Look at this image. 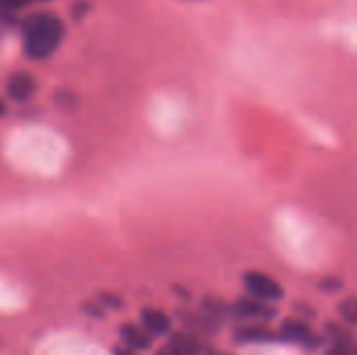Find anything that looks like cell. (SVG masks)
I'll use <instances>...</instances> for the list:
<instances>
[{
	"mask_svg": "<svg viewBox=\"0 0 357 355\" xmlns=\"http://www.w3.org/2000/svg\"><path fill=\"white\" fill-rule=\"evenodd\" d=\"M15 27H17V21H15L13 13L0 8V42H2Z\"/></svg>",
	"mask_w": 357,
	"mask_h": 355,
	"instance_id": "obj_12",
	"label": "cell"
},
{
	"mask_svg": "<svg viewBox=\"0 0 357 355\" xmlns=\"http://www.w3.org/2000/svg\"><path fill=\"white\" fill-rule=\"evenodd\" d=\"M339 314H341V318H343L347 324L356 326L357 324V297H347V299H343V301H341V305H339Z\"/></svg>",
	"mask_w": 357,
	"mask_h": 355,
	"instance_id": "obj_11",
	"label": "cell"
},
{
	"mask_svg": "<svg viewBox=\"0 0 357 355\" xmlns=\"http://www.w3.org/2000/svg\"><path fill=\"white\" fill-rule=\"evenodd\" d=\"M228 312H230V316H234L238 320H255V322H268L276 316L274 308L268 301H259L255 297L236 299Z\"/></svg>",
	"mask_w": 357,
	"mask_h": 355,
	"instance_id": "obj_4",
	"label": "cell"
},
{
	"mask_svg": "<svg viewBox=\"0 0 357 355\" xmlns=\"http://www.w3.org/2000/svg\"><path fill=\"white\" fill-rule=\"evenodd\" d=\"M232 339L241 345H259V343L280 341L278 333H274L272 328H268L264 324H243V326L234 328Z\"/></svg>",
	"mask_w": 357,
	"mask_h": 355,
	"instance_id": "obj_5",
	"label": "cell"
},
{
	"mask_svg": "<svg viewBox=\"0 0 357 355\" xmlns=\"http://www.w3.org/2000/svg\"><path fill=\"white\" fill-rule=\"evenodd\" d=\"M278 339L282 343H291V345H297V347H303L310 352L320 349L324 343V339L314 328H310L307 322H301V320H284L278 331Z\"/></svg>",
	"mask_w": 357,
	"mask_h": 355,
	"instance_id": "obj_2",
	"label": "cell"
},
{
	"mask_svg": "<svg viewBox=\"0 0 357 355\" xmlns=\"http://www.w3.org/2000/svg\"><path fill=\"white\" fill-rule=\"evenodd\" d=\"M33 2H44V0H33Z\"/></svg>",
	"mask_w": 357,
	"mask_h": 355,
	"instance_id": "obj_19",
	"label": "cell"
},
{
	"mask_svg": "<svg viewBox=\"0 0 357 355\" xmlns=\"http://www.w3.org/2000/svg\"><path fill=\"white\" fill-rule=\"evenodd\" d=\"M65 33V25L59 19V15L40 10L23 19L21 23V44L23 52L33 59L42 61L48 59L61 44Z\"/></svg>",
	"mask_w": 357,
	"mask_h": 355,
	"instance_id": "obj_1",
	"label": "cell"
},
{
	"mask_svg": "<svg viewBox=\"0 0 357 355\" xmlns=\"http://www.w3.org/2000/svg\"><path fill=\"white\" fill-rule=\"evenodd\" d=\"M4 113H6V105H4V103L0 100V117H2Z\"/></svg>",
	"mask_w": 357,
	"mask_h": 355,
	"instance_id": "obj_17",
	"label": "cell"
},
{
	"mask_svg": "<svg viewBox=\"0 0 357 355\" xmlns=\"http://www.w3.org/2000/svg\"><path fill=\"white\" fill-rule=\"evenodd\" d=\"M113 355H134V352H132V349H128V347H117Z\"/></svg>",
	"mask_w": 357,
	"mask_h": 355,
	"instance_id": "obj_16",
	"label": "cell"
},
{
	"mask_svg": "<svg viewBox=\"0 0 357 355\" xmlns=\"http://www.w3.org/2000/svg\"><path fill=\"white\" fill-rule=\"evenodd\" d=\"M6 94L15 103H27L36 94V80L25 71H17L6 80Z\"/></svg>",
	"mask_w": 357,
	"mask_h": 355,
	"instance_id": "obj_7",
	"label": "cell"
},
{
	"mask_svg": "<svg viewBox=\"0 0 357 355\" xmlns=\"http://www.w3.org/2000/svg\"><path fill=\"white\" fill-rule=\"evenodd\" d=\"M119 335H121L123 345H126L128 349H132V352H136V349H146V347L151 345V339H153L144 328H138V326H134V324H123Z\"/></svg>",
	"mask_w": 357,
	"mask_h": 355,
	"instance_id": "obj_9",
	"label": "cell"
},
{
	"mask_svg": "<svg viewBox=\"0 0 357 355\" xmlns=\"http://www.w3.org/2000/svg\"><path fill=\"white\" fill-rule=\"evenodd\" d=\"M326 339H328V343H331L333 347H339V349H345V352H349L351 355H356L357 343L356 339H354V335H351L347 328L337 326V324L331 322V324L326 326Z\"/></svg>",
	"mask_w": 357,
	"mask_h": 355,
	"instance_id": "obj_10",
	"label": "cell"
},
{
	"mask_svg": "<svg viewBox=\"0 0 357 355\" xmlns=\"http://www.w3.org/2000/svg\"><path fill=\"white\" fill-rule=\"evenodd\" d=\"M33 0H0V8L2 10H8V13H15L19 8H25L27 4H31Z\"/></svg>",
	"mask_w": 357,
	"mask_h": 355,
	"instance_id": "obj_13",
	"label": "cell"
},
{
	"mask_svg": "<svg viewBox=\"0 0 357 355\" xmlns=\"http://www.w3.org/2000/svg\"><path fill=\"white\" fill-rule=\"evenodd\" d=\"M243 285H245L247 293L251 297L259 299V301L272 303V301L282 299V295H284L282 287L274 278H270L268 274H264V272H247L243 276Z\"/></svg>",
	"mask_w": 357,
	"mask_h": 355,
	"instance_id": "obj_3",
	"label": "cell"
},
{
	"mask_svg": "<svg viewBox=\"0 0 357 355\" xmlns=\"http://www.w3.org/2000/svg\"><path fill=\"white\" fill-rule=\"evenodd\" d=\"M343 285L339 282V280H331V278H326L324 282H322V289H326V291H339Z\"/></svg>",
	"mask_w": 357,
	"mask_h": 355,
	"instance_id": "obj_14",
	"label": "cell"
},
{
	"mask_svg": "<svg viewBox=\"0 0 357 355\" xmlns=\"http://www.w3.org/2000/svg\"><path fill=\"white\" fill-rule=\"evenodd\" d=\"M140 320H142V328H144L151 337L167 335V333H169V326H172L169 318H167L163 312H159V310H144L142 316H140Z\"/></svg>",
	"mask_w": 357,
	"mask_h": 355,
	"instance_id": "obj_8",
	"label": "cell"
},
{
	"mask_svg": "<svg viewBox=\"0 0 357 355\" xmlns=\"http://www.w3.org/2000/svg\"><path fill=\"white\" fill-rule=\"evenodd\" d=\"M324 355H351L349 352H345V349H339V347H333L331 345V349H326V354Z\"/></svg>",
	"mask_w": 357,
	"mask_h": 355,
	"instance_id": "obj_15",
	"label": "cell"
},
{
	"mask_svg": "<svg viewBox=\"0 0 357 355\" xmlns=\"http://www.w3.org/2000/svg\"><path fill=\"white\" fill-rule=\"evenodd\" d=\"M356 355H357V352H356Z\"/></svg>",
	"mask_w": 357,
	"mask_h": 355,
	"instance_id": "obj_20",
	"label": "cell"
},
{
	"mask_svg": "<svg viewBox=\"0 0 357 355\" xmlns=\"http://www.w3.org/2000/svg\"><path fill=\"white\" fill-rule=\"evenodd\" d=\"M207 355H226V354H218V352H209Z\"/></svg>",
	"mask_w": 357,
	"mask_h": 355,
	"instance_id": "obj_18",
	"label": "cell"
},
{
	"mask_svg": "<svg viewBox=\"0 0 357 355\" xmlns=\"http://www.w3.org/2000/svg\"><path fill=\"white\" fill-rule=\"evenodd\" d=\"M157 355H203L201 341L188 333H176L169 337L167 345L157 352Z\"/></svg>",
	"mask_w": 357,
	"mask_h": 355,
	"instance_id": "obj_6",
	"label": "cell"
}]
</instances>
